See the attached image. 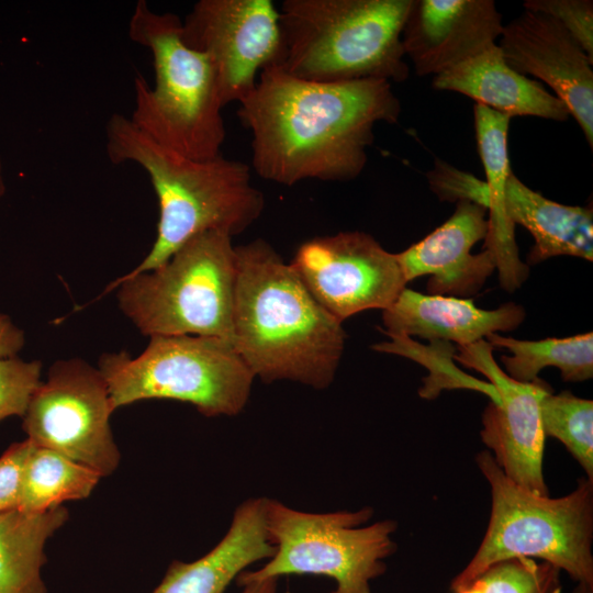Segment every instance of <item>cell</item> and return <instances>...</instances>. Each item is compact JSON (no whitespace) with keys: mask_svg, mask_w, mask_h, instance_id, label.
Masks as SVG:
<instances>
[{"mask_svg":"<svg viewBox=\"0 0 593 593\" xmlns=\"http://www.w3.org/2000/svg\"><path fill=\"white\" fill-rule=\"evenodd\" d=\"M436 90L465 94L478 104L514 116L566 121L570 113L545 87L511 68L497 44L433 77Z\"/></svg>","mask_w":593,"mask_h":593,"instance_id":"cell-19","label":"cell"},{"mask_svg":"<svg viewBox=\"0 0 593 593\" xmlns=\"http://www.w3.org/2000/svg\"><path fill=\"white\" fill-rule=\"evenodd\" d=\"M24 345V332L9 315L0 312V357L16 356Z\"/></svg>","mask_w":593,"mask_h":593,"instance_id":"cell-31","label":"cell"},{"mask_svg":"<svg viewBox=\"0 0 593 593\" xmlns=\"http://www.w3.org/2000/svg\"><path fill=\"white\" fill-rule=\"evenodd\" d=\"M371 507L359 511L309 513L265 499V525L275 552L256 571H243L237 584L314 574L333 579L331 593H371L370 582L385 572L384 559L395 551L392 519L366 524Z\"/></svg>","mask_w":593,"mask_h":593,"instance_id":"cell-9","label":"cell"},{"mask_svg":"<svg viewBox=\"0 0 593 593\" xmlns=\"http://www.w3.org/2000/svg\"><path fill=\"white\" fill-rule=\"evenodd\" d=\"M475 461L490 485L491 515L480 547L452 580L451 592L493 563L517 557L548 562L593 586V481L581 478L572 492L551 499L510 480L488 450Z\"/></svg>","mask_w":593,"mask_h":593,"instance_id":"cell-6","label":"cell"},{"mask_svg":"<svg viewBox=\"0 0 593 593\" xmlns=\"http://www.w3.org/2000/svg\"><path fill=\"white\" fill-rule=\"evenodd\" d=\"M114 411L150 399L192 404L206 417L236 416L250 396L251 371L231 342L208 336H153L136 357L100 356Z\"/></svg>","mask_w":593,"mask_h":593,"instance_id":"cell-8","label":"cell"},{"mask_svg":"<svg viewBox=\"0 0 593 593\" xmlns=\"http://www.w3.org/2000/svg\"><path fill=\"white\" fill-rule=\"evenodd\" d=\"M503 26L493 0H413L402 45L416 75L434 77L497 44Z\"/></svg>","mask_w":593,"mask_h":593,"instance_id":"cell-15","label":"cell"},{"mask_svg":"<svg viewBox=\"0 0 593 593\" xmlns=\"http://www.w3.org/2000/svg\"><path fill=\"white\" fill-rule=\"evenodd\" d=\"M523 7L556 20L593 60L592 0H526Z\"/></svg>","mask_w":593,"mask_h":593,"instance_id":"cell-28","label":"cell"},{"mask_svg":"<svg viewBox=\"0 0 593 593\" xmlns=\"http://www.w3.org/2000/svg\"><path fill=\"white\" fill-rule=\"evenodd\" d=\"M499 47L507 65L549 86L593 146V60L552 18L525 10L504 24Z\"/></svg>","mask_w":593,"mask_h":593,"instance_id":"cell-14","label":"cell"},{"mask_svg":"<svg viewBox=\"0 0 593 593\" xmlns=\"http://www.w3.org/2000/svg\"><path fill=\"white\" fill-rule=\"evenodd\" d=\"M114 409L98 367L79 357L55 361L34 392L22 428L35 446L55 450L97 471L119 466L110 417Z\"/></svg>","mask_w":593,"mask_h":593,"instance_id":"cell-10","label":"cell"},{"mask_svg":"<svg viewBox=\"0 0 593 593\" xmlns=\"http://www.w3.org/2000/svg\"><path fill=\"white\" fill-rule=\"evenodd\" d=\"M456 359L483 373L497 394L482 414L481 439L504 474L538 495H549L542 471L546 436L539 402L551 390L538 379L523 383L508 377L492 356L485 340L458 347Z\"/></svg>","mask_w":593,"mask_h":593,"instance_id":"cell-13","label":"cell"},{"mask_svg":"<svg viewBox=\"0 0 593 593\" xmlns=\"http://www.w3.org/2000/svg\"><path fill=\"white\" fill-rule=\"evenodd\" d=\"M572 593H593V586L584 583H578Z\"/></svg>","mask_w":593,"mask_h":593,"instance_id":"cell-33","label":"cell"},{"mask_svg":"<svg viewBox=\"0 0 593 593\" xmlns=\"http://www.w3.org/2000/svg\"><path fill=\"white\" fill-rule=\"evenodd\" d=\"M265 499L242 502L219 544L194 561H172L153 593H224L247 567L271 558L275 547L267 536Z\"/></svg>","mask_w":593,"mask_h":593,"instance_id":"cell-18","label":"cell"},{"mask_svg":"<svg viewBox=\"0 0 593 593\" xmlns=\"http://www.w3.org/2000/svg\"><path fill=\"white\" fill-rule=\"evenodd\" d=\"M239 586H242L240 593H277L278 579L270 578L261 581H251Z\"/></svg>","mask_w":593,"mask_h":593,"instance_id":"cell-32","label":"cell"},{"mask_svg":"<svg viewBox=\"0 0 593 593\" xmlns=\"http://www.w3.org/2000/svg\"><path fill=\"white\" fill-rule=\"evenodd\" d=\"M128 36L150 52L155 70L154 88L141 74L135 75L131 123L159 145L187 157L205 160L220 156L226 130L216 75L209 57L182 41L180 18L155 12L138 0Z\"/></svg>","mask_w":593,"mask_h":593,"instance_id":"cell-4","label":"cell"},{"mask_svg":"<svg viewBox=\"0 0 593 593\" xmlns=\"http://www.w3.org/2000/svg\"><path fill=\"white\" fill-rule=\"evenodd\" d=\"M105 149L111 163H134L145 170L159 204L155 242L128 275L156 268L201 233L238 235L264 211L265 197L251 184L247 164L222 155L205 160L187 157L139 132L123 114L109 118Z\"/></svg>","mask_w":593,"mask_h":593,"instance_id":"cell-3","label":"cell"},{"mask_svg":"<svg viewBox=\"0 0 593 593\" xmlns=\"http://www.w3.org/2000/svg\"><path fill=\"white\" fill-rule=\"evenodd\" d=\"M42 362L19 356L0 357V422L23 417L42 380Z\"/></svg>","mask_w":593,"mask_h":593,"instance_id":"cell-27","label":"cell"},{"mask_svg":"<svg viewBox=\"0 0 593 593\" xmlns=\"http://www.w3.org/2000/svg\"><path fill=\"white\" fill-rule=\"evenodd\" d=\"M31 448L32 443L26 438L12 444L0 457V513L19 506L23 469Z\"/></svg>","mask_w":593,"mask_h":593,"instance_id":"cell-30","label":"cell"},{"mask_svg":"<svg viewBox=\"0 0 593 593\" xmlns=\"http://www.w3.org/2000/svg\"><path fill=\"white\" fill-rule=\"evenodd\" d=\"M400 113L387 80L312 81L279 66L259 74L237 112L251 133L254 170L284 186L357 178L367 165L376 124L396 123Z\"/></svg>","mask_w":593,"mask_h":593,"instance_id":"cell-1","label":"cell"},{"mask_svg":"<svg viewBox=\"0 0 593 593\" xmlns=\"http://www.w3.org/2000/svg\"><path fill=\"white\" fill-rule=\"evenodd\" d=\"M67 519L63 505L42 513H0V593H47L41 575L45 542Z\"/></svg>","mask_w":593,"mask_h":593,"instance_id":"cell-22","label":"cell"},{"mask_svg":"<svg viewBox=\"0 0 593 593\" xmlns=\"http://www.w3.org/2000/svg\"><path fill=\"white\" fill-rule=\"evenodd\" d=\"M473 116L478 152L489 188L488 233L483 249L495 259L501 287L512 292L527 279L528 266L519 259L515 225L506 214L504 202L505 183L512 171L507 145L511 119L478 103Z\"/></svg>","mask_w":593,"mask_h":593,"instance_id":"cell-20","label":"cell"},{"mask_svg":"<svg viewBox=\"0 0 593 593\" xmlns=\"http://www.w3.org/2000/svg\"><path fill=\"white\" fill-rule=\"evenodd\" d=\"M182 41L206 55L225 107L243 101L259 74L281 66L284 45L271 0H200L181 20Z\"/></svg>","mask_w":593,"mask_h":593,"instance_id":"cell-11","label":"cell"},{"mask_svg":"<svg viewBox=\"0 0 593 593\" xmlns=\"http://www.w3.org/2000/svg\"><path fill=\"white\" fill-rule=\"evenodd\" d=\"M290 266L314 299L342 323L367 310L383 311L407 284L398 255L358 231L304 242Z\"/></svg>","mask_w":593,"mask_h":593,"instance_id":"cell-12","label":"cell"},{"mask_svg":"<svg viewBox=\"0 0 593 593\" xmlns=\"http://www.w3.org/2000/svg\"><path fill=\"white\" fill-rule=\"evenodd\" d=\"M544 434L564 445L593 481V401L548 391L539 402Z\"/></svg>","mask_w":593,"mask_h":593,"instance_id":"cell-25","label":"cell"},{"mask_svg":"<svg viewBox=\"0 0 593 593\" xmlns=\"http://www.w3.org/2000/svg\"><path fill=\"white\" fill-rule=\"evenodd\" d=\"M427 180L430 190L440 200L451 202L469 201L486 210L489 208L486 182L445 161L436 160L434 168L427 172Z\"/></svg>","mask_w":593,"mask_h":593,"instance_id":"cell-29","label":"cell"},{"mask_svg":"<svg viewBox=\"0 0 593 593\" xmlns=\"http://www.w3.org/2000/svg\"><path fill=\"white\" fill-rule=\"evenodd\" d=\"M511 222L525 227L534 238L527 261L539 264L556 256L593 259V210L566 205L541 195L510 172L504 193Z\"/></svg>","mask_w":593,"mask_h":593,"instance_id":"cell-21","label":"cell"},{"mask_svg":"<svg viewBox=\"0 0 593 593\" xmlns=\"http://www.w3.org/2000/svg\"><path fill=\"white\" fill-rule=\"evenodd\" d=\"M560 570L535 559L517 557L486 568L452 593H561Z\"/></svg>","mask_w":593,"mask_h":593,"instance_id":"cell-26","label":"cell"},{"mask_svg":"<svg viewBox=\"0 0 593 593\" xmlns=\"http://www.w3.org/2000/svg\"><path fill=\"white\" fill-rule=\"evenodd\" d=\"M101 475L55 450L32 448L24 465L18 510L42 513L88 497Z\"/></svg>","mask_w":593,"mask_h":593,"instance_id":"cell-24","label":"cell"},{"mask_svg":"<svg viewBox=\"0 0 593 593\" xmlns=\"http://www.w3.org/2000/svg\"><path fill=\"white\" fill-rule=\"evenodd\" d=\"M492 347L505 348L511 355L501 361L512 379L529 383L538 380L540 370L556 367L561 378L581 382L593 377V333L588 332L564 338L522 340L497 333L486 337Z\"/></svg>","mask_w":593,"mask_h":593,"instance_id":"cell-23","label":"cell"},{"mask_svg":"<svg viewBox=\"0 0 593 593\" xmlns=\"http://www.w3.org/2000/svg\"><path fill=\"white\" fill-rule=\"evenodd\" d=\"M235 264L232 345L254 377L328 388L345 348L343 323L265 239L235 246Z\"/></svg>","mask_w":593,"mask_h":593,"instance_id":"cell-2","label":"cell"},{"mask_svg":"<svg viewBox=\"0 0 593 593\" xmlns=\"http://www.w3.org/2000/svg\"><path fill=\"white\" fill-rule=\"evenodd\" d=\"M5 190H7V187H5V180L3 177V167L0 159V198L3 197V194L5 193Z\"/></svg>","mask_w":593,"mask_h":593,"instance_id":"cell-34","label":"cell"},{"mask_svg":"<svg viewBox=\"0 0 593 593\" xmlns=\"http://www.w3.org/2000/svg\"><path fill=\"white\" fill-rule=\"evenodd\" d=\"M235 279L232 237L209 231L156 268L116 278L96 300L115 291L121 312L148 337L194 335L232 343Z\"/></svg>","mask_w":593,"mask_h":593,"instance_id":"cell-7","label":"cell"},{"mask_svg":"<svg viewBox=\"0 0 593 593\" xmlns=\"http://www.w3.org/2000/svg\"><path fill=\"white\" fill-rule=\"evenodd\" d=\"M413 0H284L280 7L288 74L312 81L402 82V31Z\"/></svg>","mask_w":593,"mask_h":593,"instance_id":"cell-5","label":"cell"},{"mask_svg":"<svg viewBox=\"0 0 593 593\" xmlns=\"http://www.w3.org/2000/svg\"><path fill=\"white\" fill-rule=\"evenodd\" d=\"M525 310L510 302L495 310L478 307L472 299L423 294L405 288L382 311V331L387 336H417L433 343L454 342L468 346L490 334L510 332L525 318Z\"/></svg>","mask_w":593,"mask_h":593,"instance_id":"cell-17","label":"cell"},{"mask_svg":"<svg viewBox=\"0 0 593 593\" xmlns=\"http://www.w3.org/2000/svg\"><path fill=\"white\" fill-rule=\"evenodd\" d=\"M488 210L459 201L452 215L436 230L405 250L398 253L406 282L429 276V294L465 296L477 293L496 269L492 254L472 247L488 233Z\"/></svg>","mask_w":593,"mask_h":593,"instance_id":"cell-16","label":"cell"}]
</instances>
